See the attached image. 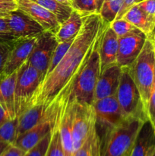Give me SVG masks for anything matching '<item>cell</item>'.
Instances as JSON below:
<instances>
[{
	"label": "cell",
	"mask_w": 155,
	"mask_h": 156,
	"mask_svg": "<svg viewBox=\"0 0 155 156\" xmlns=\"http://www.w3.org/2000/svg\"><path fill=\"white\" fill-rule=\"evenodd\" d=\"M125 118L136 117L147 120V113L141 94L129 74L128 67H122L119 84L115 94Z\"/></svg>",
	"instance_id": "5"
},
{
	"label": "cell",
	"mask_w": 155,
	"mask_h": 156,
	"mask_svg": "<svg viewBox=\"0 0 155 156\" xmlns=\"http://www.w3.org/2000/svg\"><path fill=\"white\" fill-rule=\"evenodd\" d=\"M48 108L42 105H36L29 107L23 111L18 117L16 138L38 124L47 114Z\"/></svg>",
	"instance_id": "19"
},
{
	"label": "cell",
	"mask_w": 155,
	"mask_h": 156,
	"mask_svg": "<svg viewBox=\"0 0 155 156\" xmlns=\"http://www.w3.org/2000/svg\"><path fill=\"white\" fill-rule=\"evenodd\" d=\"M136 28L142 31L147 38L153 40V31L155 26V18L144 13L138 5L132 6L122 16Z\"/></svg>",
	"instance_id": "20"
},
{
	"label": "cell",
	"mask_w": 155,
	"mask_h": 156,
	"mask_svg": "<svg viewBox=\"0 0 155 156\" xmlns=\"http://www.w3.org/2000/svg\"><path fill=\"white\" fill-rule=\"evenodd\" d=\"M83 18L84 15L78 11L73 9L69 17L60 24V27L56 34L58 42H65L74 39L81 28Z\"/></svg>",
	"instance_id": "21"
},
{
	"label": "cell",
	"mask_w": 155,
	"mask_h": 156,
	"mask_svg": "<svg viewBox=\"0 0 155 156\" xmlns=\"http://www.w3.org/2000/svg\"><path fill=\"white\" fill-rule=\"evenodd\" d=\"M43 76L36 69L28 62H25L17 71L15 89V107L17 117L30 107V102Z\"/></svg>",
	"instance_id": "6"
},
{
	"label": "cell",
	"mask_w": 155,
	"mask_h": 156,
	"mask_svg": "<svg viewBox=\"0 0 155 156\" xmlns=\"http://www.w3.org/2000/svg\"><path fill=\"white\" fill-rule=\"evenodd\" d=\"M118 48L119 37L110 28L109 24H107L102 33L99 45L100 72L109 66L116 63Z\"/></svg>",
	"instance_id": "16"
},
{
	"label": "cell",
	"mask_w": 155,
	"mask_h": 156,
	"mask_svg": "<svg viewBox=\"0 0 155 156\" xmlns=\"http://www.w3.org/2000/svg\"><path fill=\"white\" fill-rule=\"evenodd\" d=\"M122 67L116 63L106 67L100 72L94 91V102L115 95L119 84Z\"/></svg>",
	"instance_id": "15"
},
{
	"label": "cell",
	"mask_w": 155,
	"mask_h": 156,
	"mask_svg": "<svg viewBox=\"0 0 155 156\" xmlns=\"http://www.w3.org/2000/svg\"><path fill=\"white\" fill-rule=\"evenodd\" d=\"M51 136L52 132H50L46 136H44L37 144L27 151L24 156H46L50 146Z\"/></svg>",
	"instance_id": "30"
},
{
	"label": "cell",
	"mask_w": 155,
	"mask_h": 156,
	"mask_svg": "<svg viewBox=\"0 0 155 156\" xmlns=\"http://www.w3.org/2000/svg\"><path fill=\"white\" fill-rule=\"evenodd\" d=\"M10 144L7 143H3V142H0V156H1L2 152L7 149L8 146H9Z\"/></svg>",
	"instance_id": "39"
},
{
	"label": "cell",
	"mask_w": 155,
	"mask_h": 156,
	"mask_svg": "<svg viewBox=\"0 0 155 156\" xmlns=\"http://www.w3.org/2000/svg\"><path fill=\"white\" fill-rule=\"evenodd\" d=\"M107 24L97 12L84 16L81 28L72 44L57 66L40 84L30 107L36 105L49 107L58 96L71 90Z\"/></svg>",
	"instance_id": "1"
},
{
	"label": "cell",
	"mask_w": 155,
	"mask_h": 156,
	"mask_svg": "<svg viewBox=\"0 0 155 156\" xmlns=\"http://www.w3.org/2000/svg\"><path fill=\"white\" fill-rule=\"evenodd\" d=\"M141 1H143V0H123L122 7L121 9H120L119 12L115 19H119V18H122V16L125 15V13H126L130 8L135 5H138V3L141 2Z\"/></svg>",
	"instance_id": "35"
},
{
	"label": "cell",
	"mask_w": 155,
	"mask_h": 156,
	"mask_svg": "<svg viewBox=\"0 0 155 156\" xmlns=\"http://www.w3.org/2000/svg\"><path fill=\"white\" fill-rule=\"evenodd\" d=\"M55 103V113L54 119H53V126H52V136L50 140V146H49L48 150H47L46 156H65L64 152L63 147L61 141L60 133H59V126L57 122V105H56V101Z\"/></svg>",
	"instance_id": "24"
},
{
	"label": "cell",
	"mask_w": 155,
	"mask_h": 156,
	"mask_svg": "<svg viewBox=\"0 0 155 156\" xmlns=\"http://www.w3.org/2000/svg\"><path fill=\"white\" fill-rule=\"evenodd\" d=\"M147 39V37L138 28L119 37L117 65L120 67H129L140 54Z\"/></svg>",
	"instance_id": "9"
},
{
	"label": "cell",
	"mask_w": 155,
	"mask_h": 156,
	"mask_svg": "<svg viewBox=\"0 0 155 156\" xmlns=\"http://www.w3.org/2000/svg\"><path fill=\"white\" fill-rule=\"evenodd\" d=\"M129 155H130V153L128 154V155H125V156H129Z\"/></svg>",
	"instance_id": "48"
},
{
	"label": "cell",
	"mask_w": 155,
	"mask_h": 156,
	"mask_svg": "<svg viewBox=\"0 0 155 156\" xmlns=\"http://www.w3.org/2000/svg\"><path fill=\"white\" fill-rule=\"evenodd\" d=\"M155 151V128L147 120L141 126L129 156H150Z\"/></svg>",
	"instance_id": "17"
},
{
	"label": "cell",
	"mask_w": 155,
	"mask_h": 156,
	"mask_svg": "<svg viewBox=\"0 0 155 156\" xmlns=\"http://www.w3.org/2000/svg\"><path fill=\"white\" fill-rule=\"evenodd\" d=\"M14 41H0V75L4 72Z\"/></svg>",
	"instance_id": "31"
},
{
	"label": "cell",
	"mask_w": 155,
	"mask_h": 156,
	"mask_svg": "<svg viewBox=\"0 0 155 156\" xmlns=\"http://www.w3.org/2000/svg\"><path fill=\"white\" fill-rule=\"evenodd\" d=\"M18 118L9 119L0 126V142L13 144L16 139Z\"/></svg>",
	"instance_id": "26"
},
{
	"label": "cell",
	"mask_w": 155,
	"mask_h": 156,
	"mask_svg": "<svg viewBox=\"0 0 155 156\" xmlns=\"http://www.w3.org/2000/svg\"><path fill=\"white\" fill-rule=\"evenodd\" d=\"M153 45H154V55H155V41H153Z\"/></svg>",
	"instance_id": "46"
},
{
	"label": "cell",
	"mask_w": 155,
	"mask_h": 156,
	"mask_svg": "<svg viewBox=\"0 0 155 156\" xmlns=\"http://www.w3.org/2000/svg\"><path fill=\"white\" fill-rule=\"evenodd\" d=\"M74 40V39H71L70 41H65V42H61L58 44L57 47H56V49H55L54 52L53 53V56H52L51 60H50V65H49V68L47 69V73L46 76H47L50 73H52L53 71V69L57 66L59 62L62 60L63 56H65V54L67 53L68 49L70 48Z\"/></svg>",
	"instance_id": "27"
},
{
	"label": "cell",
	"mask_w": 155,
	"mask_h": 156,
	"mask_svg": "<svg viewBox=\"0 0 155 156\" xmlns=\"http://www.w3.org/2000/svg\"><path fill=\"white\" fill-rule=\"evenodd\" d=\"M72 156H101L100 140L96 127V115L91 122L87 139L82 146L73 152Z\"/></svg>",
	"instance_id": "22"
},
{
	"label": "cell",
	"mask_w": 155,
	"mask_h": 156,
	"mask_svg": "<svg viewBox=\"0 0 155 156\" xmlns=\"http://www.w3.org/2000/svg\"><path fill=\"white\" fill-rule=\"evenodd\" d=\"M153 41H155V26H154V28H153Z\"/></svg>",
	"instance_id": "43"
},
{
	"label": "cell",
	"mask_w": 155,
	"mask_h": 156,
	"mask_svg": "<svg viewBox=\"0 0 155 156\" xmlns=\"http://www.w3.org/2000/svg\"><path fill=\"white\" fill-rule=\"evenodd\" d=\"M104 0H97V13H99L100 9H101L102 4H103Z\"/></svg>",
	"instance_id": "41"
},
{
	"label": "cell",
	"mask_w": 155,
	"mask_h": 156,
	"mask_svg": "<svg viewBox=\"0 0 155 156\" xmlns=\"http://www.w3.org/2000/svg\"><path fill=\"white\" fill-rule=\"evenodd\" d=\"M70 2H71V0H70Z\"/></svg>",
	"instance_id": "49"
},
{
	"label": "cell",
	"mask_w": 155,
	"mask_h": 156,
	"mask_svg": "<svg viewBox=\"0 0 155 156\" xmlns=\"http://www.w3.org/2000/svg\"><path fill=\"white\" fill-rule=\"evenodd\" d=\"M47 9L55 15L60 24L71 15L73 8L68 5L63 4L56 0H31Z\"/></svg>",
	"instance_id": "23"
},
{
	"label": "cell",
	"mask_w": 155,
	"mask_h": 156,
	"mask_svg": "<svg viewBox=\"0 0 155 156\" xmlns=\"http://www.w3.org/2000/svg\"><path fill=\"white\" fill-rule=\"evenodd\" d=\"M109 27L115 33V34L119 37L125 36L129 34L132 30H135L136 27L131 24L129 21L125 18H119V19H115L112 22L109 23Z\"/></svg>",
	"instance_id": "29"
},
{
	"label": "cell",
	"mask_w": 155,
	"mask_h": 156,
	"mask_svg": "<svg viewBox=\"0 0 155 156\" xmlns=\"http://www.w3.org/2000/svg\"><path fill=\"white\" fill-rule=\"evenodd\" d=\"M9 118V115H8L7 112L5 111V110L3 108V107L0 105V126H1L2 123H4L6 120H8Z\"/></svg>",
	"instance_id": "38"
},
{
	"label": "cell",
	"mask_w": 155,
	"mask_h": 156,
	"mask_svg": "<svg viewBox=\"0 0 155 156\" xmlns=\"http://www.w3.org/2000/svg\"><path fill=\"white\" fill-rule=\"evenodd\" d=\"M101 35L96 42L88 62L74 79L71 88L70 98L80 104H94V91L100 74L99 45Z\"/></svg>",
	"instance_id": "4"
},
{
	"label": "cell",
	"mask_w": 155,
	"mask_h": 156,
	"mask_svg": "<svg viewBox=\"0 0 155 156\" xmlns=\"http://www.w3.org/2000/svg\"><path fill=\"white\" fill-rule=\"evenodd\" d=\"M71 5L84 16L97 13V0H71Z\"/></svg>",
	"instance_id": "28"
},
{
	"label": "cell",
	"mask_w": 155,
	"mask_h": 156,
	"mask_svg": "<svg viewBox=\"0 0 155 156\" xmlns=\"http://www.w3.org/2000/svg\"><path fill=\"white\" fill-rule=\"evenodd\" d=\"M128 68L131 77L139 91L146 111L147 101L155 82V55L153 40L147 38L140 54Z\"/></svg>",
	"instance_id": "3"
},
{
	"label": "cell",
	"mask_w": 155,
	"mask_h": 156,
	"mask_svg": "<svg viewBox=\"0 0 155 156\" xmlns=\"http://www.w3.org/2000/svg\"><path fill=\"white\" fill-rule=\"evenodd\" d=\"M38 37L39 35L14 41L3 72L4 74L10 75L15 73L24 62H27L36 45Z\"/></svg>",
	"instance_id": "13"
},
{
	"label": "cell",
	"mask_w": 155,
	"mask_h": 156,
	"mask_svg": "<svg viewBox=\"0 0 155 156\" xmlns=\"http://www.w3.org/2000/svg\"><path fill=\"white\" fill-rule=\"evenodd\" d=\"M5 19L15 40L37 36L44 31L39 23L18 9L11 12Z\"/></svg>",
	"instance_id": "12"
},
{
	"label": "cell",
	"mask_w": 155,
	"mask_h": 156,
	"mask_svg": "<svg viewBox=\"0 0 155 156\" xmlns=\"http://www.w3.org/2000/svg\"><path fill=\"white\" fill-rule=\"evenodd\" d=\"M138 6L147 15L155 18V0H143Z\"/></svg>",
	"instance_id": "33"
},
{
	"label": "cell",
	"mask_w": 155,
	"mask_h": 156,
	"mask_svg": "<svg viewBox=\"0 0 155 156\" xmlns=\"http://www.w3.org/2000/svg\"><path fill=\"white\" fill-rule=\"evenodd\" d=\"M0 41H6V40H4V39H2L1 37H0Z\"/></svg>",
	"instance_id": "47"
},
{
	"label": "cell",
	"mask_w": 155,
	"mask_h": 156,
	"mask_svg": "<svg viewBox=\"0 0 155 156\" xmlns=\"http://www.w3.org/2000/svg\"><path fill=\"white\" fill-rule=\"evenodd\" d=\"M54 113L55 105L53 102L49 106L48 112L46 117L32 129H29L16 138L13 144L25 152L30 150L49 133L51 132L54 119Z\"/></svg>",
	"instance_id": "11"
},
{
	"label": "cell",
	"mask_w": 155,
	"mask_h": 156,
	"mask_svg": "<svg viewBox=\"0 0 155 156\" xmlns=\"http://www.w3.org/2000/svg\"><path fill=\"white\" fill-rule=\"evenodd\" d=\"M94 116L95 111L93 105L80 104L73 100L72 140L74 152L82 146L87 139Z\"/></svg>",
	"instance_id": "10"
},
{
	"label": "cell",
	"mask_w": 155,
	"mask_h": 156,
	"mask_svg": "<svg viewBox=\"0 0 155 156\" xmlns=\"http://www.w3.org/2000/svg\"><path fill=\"white\" fill-rule=\"evenodd\" d=\"M11 12H7V11L0 10V18H6L9 15Z\"/></svg>",
	"instance_id": "40"
},
{
	"label": "cell",
	"mask_w": 155,
	"mask_h": 156,
	"mask_svg": "<svg viewBox=\"0 0 155 156\" xmlns=\"http://www.w3.org/2000/svg\"><path fill=\"white\" fill-rule=\"evenodd\" d=\"M18 9V5L16 2H8L0 0V10L7 11V12H12Z\"/></svg>",
	"instance_id": "37"
},
{
	"label": "cell",
	"mask_w": 155,
	"mask_h": 156,
	"mask_svg": "<svg viewBox=\"0 0 155 156\" xmlns=\"http://www.w3.org/2000/svg\"><path fill=\"white\" fill-rule=\"evenodd\" d=\"M145 120L125 118L100 140L101 156H125L130 153L137 135Z\"/></svg>",
	"instance_id": "2"
},
{
	"label": "cell",
	"mask_w": 155,
	"mask_h": 156,
	"mask_svg": "<svg viewBox=\"0 0 155 156\" xmlns=\"http://www.w3.org/2000/svg\"><path fill=\"white\" fill-rule=\"evenodd\" d=\"M3 1H8V2H15V0H3Z\"/></svg>",
	"instance_id": "44"
},
{
	"label": "cell",
	"mask_w": 155,
	"mask_h": 156,
	"mask_svg": "<svg viewBox=\"0 0 155 156\" xmlns=\"http://www.w3.org/2000/svg\"><path fill=\"white\" fill-rule=\"evenodd\" d=\"M58 44L59 42L55 34L44 30L38 37L36 45L27 59V62L39 71L43 79L46 75L53 52Z\"/></svg>",
	"instance_id": "8"
},
{
	"label": "cell",
	"mask_w": 155,
	"mask_h": 156,
	"mask_svg": "<svg viewBox=\"0 0 155 156\" xmlns=\"http://www.w3.org/2000/svg\"><path fill=\"white\" fill-rule=\"evenodd\" d=\"M150 156H155V151L153 152V153H152V155H150Z\"/></svg>",
	"instance_id": "45"
},
{
	"label": "cell",
	"mask_w": 155,
	"mask_h": 156,
	"mask_svg": "<svg viewBox=\"0 0 155 156\" xmlns=\"http://www.w3.org/2000/svg\"><path fill=\"white\" fill-rule=\"evenodd\" d=\"M123 0H104L102 4L99 14L103 21L111 23L116 18L122 5Z\"/></svg>",
	"instance_id": "25"
},
{
	"label": "cell",
	"mask_w": 155,
	"mask_h": 156,
	"mask_svg": "<svg viewBox=\"0 0 155 156\" xmlns=\"http://www.w3.org/2000/svg\"><path fill=\"white\" fill-rule=\"evenodd\" d=\"M147 119L150 120V123L155 128V82L153 85V89H152L151 93H150V98L147 101Z\"/></svg>",
	"instance_id": "32"
},
{
	"label": "cell",
	"mask_w": 155,
	"mask_h": 156,
	"mask_svg": "<svg viewBox=\"0 0 155 156\" xmlns=\"http://www.w3.org/2000/svg\"><path fill=\"white\" fill-rule=\"evenodd\" d=\"M26 152L14 144H10L1 156H24Z\"/></svg>",
	"instance_id": "36"
},
{
	"label": "cell",
	"mask_w": 155,
	"mask_h": 156,
	"mask_svg": "<svg viewBox=\"0 0 155 156\" xmlns=\"http://www.w3.org/2000/svg\"><path fill=\"white\" fill-rule=\"evenodd\" d=\"M17 71L10 75L4 73L0 75V105L5 110L10 119H14L17 117L15 107Z\"/></svg>",
	"instance_id": "18"
},
{
	"label": "cell",
	"mask_w": 155,
	"mask_h": 156,
	"mask_svg": "<svg viewBox=\"0 0 155 156\" xmlns=\"http://www.w3.org/2000/svg\"><path fill=\"white\" fill-rule=\"evenodd\" d=\"M0 37L6 41H15L5 18H0Z\"/></svg>",
	"instance_id": "34"
},
{
	"label": "cell",
	"mask_w": 155,
	"mask_h": 156,
	"mask_svg": "<svg viewBox=\"0 0 155 156\" xmlns=\"http://www.w3.org/2000/svg\"><path fill=\"white\" fill-rule=\"evenodd\" d=\"M56 1L59 2H61V3H63V4L71 5V2H70V0H56Z\"/></svg>",
	"instance_id": "42"
},
{
	"label": "cell",
	"mask_w": 155,
	"mask_h": 156,
	"mask_svg": "<svg viewBox=\"0 0 155 156\" xmlns=\"http://www.w3.org/2000/svg\"><path fill=\"white\" fill-rule=\"evenodd\" d=\"M18 9L39 23L44 30L55 34L59 30L60 23L52 12L31 0H15Z\"/></svg>",
	"instance_id": "14"
},
{
	"label": "cell",
	"mask_w": 155,
	"mask_h": 156,
	"mask_svg": "<svg viewBox=\"0 0 155 156\" xmlns=\"http://www.w3.org/2000/svg\"><path fill=\"white\" fill-rule=\"evenodd\" d=\"M96 115V127L100 140L125 119L115 95L96 101L93 104Z\"/></svg>",
	"instance_id": "7"
}]
</instances>
